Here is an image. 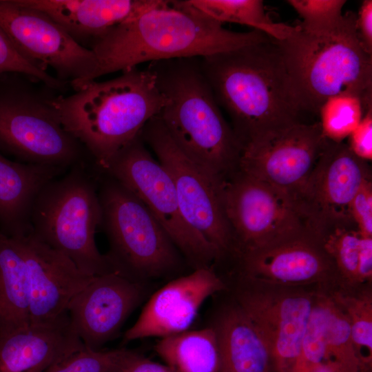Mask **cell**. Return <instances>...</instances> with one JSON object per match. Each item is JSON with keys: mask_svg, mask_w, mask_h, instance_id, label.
<instances>
[{"mask_svg": "<svg viewBox=\"0 0 372 372\" xmlns=\"http://www.w3.org/2000/svg\"><path fill=\"white\" fill-rule=\"evenodd\" d=\"M271 38L257 30L243 32L227 30L188 0H160L112 28L90 49L98 63L95 80L145 62L202 58Z\"/></svg>", "mask_w": 372, "mask_h": 372, "instance_id": "cell-1", "label": "cell"}, {"mask_svg": "<svg viewBox=\"0 0 372 372\" xmlns=\"http://www.w3.org/2000/svg\"><path fill=\"white\" fill-rule=\"evenodd\" d=\"M200 63L242 149L262 133L300 121L304 111L273 38L200 58Z\"/></svg>", "mask_w": 372, "mask_h": 372, "instance_id": "cell-2", "label": "cell"}, {"mask_svg": "<svg viewBox=\"0 0 372 372\" xmlns=\"http://www.w3.org/2000/svg\"><path fill=\"white\" fill-rule=\"evenodd\" d=\"M167 99L158 116L180 150L223 182L238 170L242 145L225 119L200 58L151 62L147 68Z\"/></svg>", "mask_w": 372, "mask_h": 372, "instance_id": "cell-3", "label": "cell"}, {"mask_svg": "<svg viewBox=\"0 0 372 372\" xmlns=\"http://www.w3.org/2000/svg\"><path fill=\"white\" fill-rule=\"evenodd\" d=\"M166 102L154 74L137 68L53 99L63 126L85 147L99 172L140 134Z\"/></svg>", "mask_w": 372, "mask_h": 372, "instance_id": "cell-4", "label": "cell"}, {"mask_svg": "<svg viewBox=\"0 0 372 372\" xmlns=\"http://www.w3.org/2000/svg\"><path fill=\"white\" fill-rule=\"evenodd\" d=\"M356 19L346 12L335 32L321 37L297 25L278 41L304 112L318 114L328 99L340 94L358 96L365 110L372 106V55L358 39Z\"/></svg>", "mask_w": 372, "mask_h": 372, "instance_id": "cell-5", "label": "cell"}, {"mask_svg": "<svg viewBox=\"0 0 372 372\" xmlns=\"http://www.w3.org/2000/svg\"><path fill=\"white\" fill-rule=\"evenodd\" d=\"M92 163H79L48 183L33 203L32 234L68 258L82 272H114L95 241L101 218L99 174Z\"/></svg>", "mask_w": 372, "mask_h": 372, "instance_id": "cell-6", "label": "cell"}, {"mask_svg": "<svg viewBox=\"0 0 372 372\" xmlns=\"http://www.w3.org/2000/svg\"><path fill=\"white\" fill-rule=\"evenodd\" d=\"M34 81L19 74H0V152L25 163L67 169L94 163L83 144L63 126L54 96L37 88Z\"/></svg>", "mask_w": 372, "mask_h": 372, "instance_id": "cell-7", "label": "cell"}, {"mask_svg": "<svg viewBox=\"0 0 372 372\" xmlns=\"http://www.w3.org/2000/svg\"><path fill=\"white\" fill-rule=\"evenodd\" d=\"M98 194L114 272L129 279L157 277L181 263L180 252L145 204L113 178L99 173Z\"/></svg>", "mask_w": 372, "mask_h": 372, "instance_id": "cell-8", "label": "cell"}, {"mask_svg": "<svg viewBox=\"0 0 372 372\" xmlns=\"http://www.w3.org/2000/svg\"><path fill=\"white\" fill-rule=\"evenodd\" d=\"M100 173L121 183L145 204L195 269L209 267L220 256L186 222L170 176L151 155L140 134L121 149Z\"/></svg>", "mask_w": 372, "mask_h": 372, "instance_id": "cell-9", "label": "cell"}, {"mask_svg": "<svg viewBox=\"0 0 372 372\" xmlns=\"http://www.w3.org/2000/svg\"><path fill=\"white\" fill-rule=\"evenodd\" d=\"M226 218L242 251L309 233L295 202L283 192L239 170L220 187Z\"/></svg>", "mask_w": 372, "mask_h": 372, "instance_id": "cell-10", "label": "cell"}, {"mask_svg": "<svg viewBox=\"0 0 372 372\" xmlns=\"http://www.w3.org/2000/svg\"><path fill=\"white\" fill-rule=\"evenodd\" d=\"M140 136L170 176L189 225L220 256L231 250L235 240L222 203L223 183L209 176L180 150L158 116L146 123Z\"/></svg>", "mask_w": 372, "mask_h": 372, "instance_id": "cell-11", "label": "cell"}, {"mask_svg": "<svg viewBox=\"0 0 372 372\" xmlns=\"http://www.w3.org/2000/svg\"><path fill=\"white\" fill-rule=\"evenodd\" d=\"M0 28L23 56L45 70L52 68L57 78L75 91L95 81L98 63L94 52L43 12L18 0H0Z\"/></svg>", "mask_w": 372, "mask_h": 372, "instance_id": "cell-12", "label": "cell"}, {"mask_svg": "<svg viewBox=\"0 0 372 372\" xmlns=\"http://www.w3.org/2000/svg\"><path fill=\"white\" fill-rule=\"evenodd\" d=\"M326 142L320 122L300 121L270 130L243 146L238 170L283 192L293 200Z\"/></svg>", "mask_w": 372, "mask_h": 372, "instance_id": "cell-13", "label": "cell"}, {"mask_svg": "<svg viewBox=\"0 0 372 372\" xmlns=\"http://www.w3.org/2000/svg\"><path fill=\"white\" fill-rule=\"evenodd\" d=\"M247 280L249 286L238 293V304L267 342L274 372H292L300 355L316 294L300 287Z\"/></svg>", "mask_w": 372, "mask_h": 372, "instance_id": "cell-14", "label": "cell"}, {"mask_svg": "<svg viewBox=\"0 0 372 372\" xmlns=\"http://www.w3.org/2000/svg\"><path fill=\"white\" fill-rule=\"evenodd\" d=\"M371 179L368 162L348 145L327 140L306 182L293 200L307 228L353 223L349 207L362 185Z\"/></svg>", "mask_w": 372, "mask_h": 372, "instance_id": "cell-15", "label": "cell"}, {"mask_svg": "<svg viewBox=\"0 0 372 372\" xmlns=\"http://www.w3.org/2000/svg\"><path fill=\"white\" fill-rule=\"evenodd\" d=\"M141 283L112 272L94 276L67 309L70 324L83 345L101 350L141 302Z\"/></svg>", "mask_w": 372, "mask_h": 372, "instance_id": "cell-16", "label": "cell"}, {"mask_svg": "<svg viewBox=\"0 0 372 372\" xmlns=\"http://www.w3.org/2000/svg\"><path fill=\"white\" fill-rule=\"evenodd\" d=\"M14 237L26 265L30 323H50L65 316L70 302L94 276L82 272L32 232Z\"/></svg>", "mask_w": 372, "mask_h": 372, "instance_id": "cell-17", "label": "cell"}, {"mask_svg": "<svg viewBox=\"0 0 372 372\" xmlns=\"http://www.w3.org/2000/svg\"><path fill=\"white\" fill-rule=\"evenodd\" d=\"M223 280L209 267L195 269L158 290L138 320L124 334V341L161 338L188 330L203 302L223 290Z\"/></svg>", "mask_w": 372, "mask_h": 372, "instance_id": "cell-18", "label": "cell"}, {"mask_svg": "<svg viewBox=\"0 0 372 372\" xmlns=\"http://www.w3.org/2000/svg\"><path fill=\"white\" fill-rule=\"evenodd\" d=\"M245 276L286 287L325 284L338 278L320 241L310 232L264 248L241 252Z\"/></svg>", "mask_w": 372, "mask_h": 372, "instance_id": "cell-19", "label": "cell"}, {"mask_svg": "<svg viewBox=\"0 0 372 372\" xmlns=\"http://www.w3.org/2000/svg\"><path fill=\"white\" fill-rule=\"evenodd\" d=\"M84 347L67 315L50 323H30L0 333V372H45Z\"/></svg>", "mask_w": 372, "mask_h": 372, "instance_id": "cell-20", "label": "cell"}, {"mask_svg": "<svg viewBox=\"0 0 372 372\" xmlns=\"http://www.w3.org/2000/svg\"><path fill=\"white\" fill-rule=\"evenodd\" d=\"M18 1L46 14L76 42L90 48L112 28L156 6L160 0Z\"/></svg>", "mask_w": 372, "mask_h": 372, "instance_id": "cell-21", "label": "cell"}, {"mask_svg": "<svg viewBox=\"0 0 372 372\" xmlns=\"http://www.w3.org/2000/svg\"><path fill=\"white\" fill-rule=\"evenodd\" d=\"M62 167L12 161L0 152V231L10 237L31 232L30 217L36 197Z\"/></svg>", "mask_w": 372, "mask_h": 372, "instance_id": "cell-22", "label": "cell"}, {"mask_svg": "<svg viewBox=\"0 0 372 372\" xmlns=\"http://www.w3.org/2000/svg\"><path fill=\"white\" fill-rule=\"evenodd\" d=\"M214 328L219 349V372L274 371L267 342L238 304L227 309Z\"/></svg>", "mask_w": 372, "mask_h": 372, "instance_id": "cell-23", "label": "cell"}, {"mask_svg": "<svg viewBox=\"0 0 372 372\" xmlns=\"http://www.w3.org/2000/svg\"><path fill=\"white\" fill-rule=\"evenodd\" d=\"M30 324L26 265L17 237L0 231V333Z\"/></svg>", "mask_w": 372, "mask_h": 372, "instance_id": "cell-24", "label": "cell"}, {"mask_svg": "<svg viewBox=\"0 0 372 372\" xmlns=\"http://www.w3.org/2000/svg\"><path fill=\"white\" fill-rule=\"evenodd\" d=\"M156 353L173 372H219L220 355L214 327L186 331L161 338Z\"/></svg>", "mask_w": 372, "mask_h": 372, "instance_id": "cell-25", "label": "cell"}, {"mask_svg": "<svg viewBox=\"0 0 372 372\" xmlns=\"http://www.w3.org/2000/svg\"><path fill=\"white\" fill-rule=\"evenodd\" d=\"M194 8L220 22L252 27L277 41H282L295 26L273 22L265 12L261 0H188Z\"/></svg>", "mask_w": 372, "mask_h": 372, "instance_id": "cell-26", "label": "cell"}, {"mask_svg": "<svg viewBox=\"0 0 372 372\" xmlns=\"http://www.w3.org/2000/svg\"><path fill=\"white\" fill-rule=\"evenodd\" d=\"M331 260L338 278L358 285V267L362 236L353 223L337 224L311 231Z\"/></svg>", "mask_w": 372, "mask_h": 372, "instance_id": "cell-27", "label": "cell"}, {"mask_svg": "<svg viewBox=\"0 0 372 372\" xmlns=\"http://www.w3.org/2000/svg\"><path fill=\"white\" fill-rule=\"evenodd\" d=\"M326 344L331 372H369L354 347L347 316L331 294L327 300Z\"/></svg>", "mask_w": 372, "mask_h": 372, "instance_id": "cell-28", "label": "cell"}, {"mask_svg": "<svg viewBox=\"0 0 372 372\" xmlns=\"http://www.w3.org/2000/svg\"><path fill=\"white\" fill-rule=\"evenodd\" d=\"M348 319L354 347L364 365L372 359V296L369 289L355 293L335 291L331 294Z\"/></svg>", "mask_w": 372, "mask_h": 372, "instance_id": "cell-29", "label": "cell"}, {"mask_svg": "<svg viewBox=\"0 0 372 372\" xmlns=\"http://www.w3.org/2000/svg\"><path fill=\"white\" fill-rule=\"evenodd\" d=\"M364 112L358 96L340 94L328 99L318 112L323 136L331 142L342 143L358 126Z\"/></svg>", "mask_w": 372, "mask_h": 372, "instance_id": "cell-30", "label": "cell"}, {"mask_svg": "<svg viewBox=\"0 0 372 372\" xmlns=\"http://www.w3.org/2000/svg\"><path fill=\"white\" fill-rule=\"evenodd\" d=\"M327 300L328 294H316L314 304L302 340L300 355L292 372H307L328 367L326 344Z\"/></svg>", "mask_w": 372, "mask_h": 372, "instance_id": "cell-31", "label": "cell"}, {"mask_svg": "<svg viewBox=\"0 0 372 372\" xmlns=\"http://www.w3.org/2000/svg\"><path fill=\"white\" fill-rule=\"evenodd\" d=\"M132 352L124 348L103 351L84 347L57 360L45 372H121Z\"/></svg>", "mask_w": 372, "mask_h": 372, "instance_id": "cell-32", "label": "cell"}, {"mask_svg": "<svg viewBox=\"0 0 372 372\" xmlns=\"http://www.w3.org/2000/svg\"><path fill=\"white\" fill-rule=\"evenodd\" d=\"M287 3L299 14L301 30L315 37L335 32L343 21L345 0H289Z\"/></svg>", "mask_w": 372, "mask_h": 372, "instance_id": "cell-33", "label": "cell"}, {"mask_svg": "<svg viewBox=\"0 0 372 372\" xmlns=\"http://www.w3.org/2000/svg\"><path fill=\"white\" fill-rule=\"evenodd\" d=\"M19 74L43 83L52 90H63L69 83L50 75L23 56L0 28V74Z\"/></svg>", "mask_w": 372, "mask_h": 372, "instance_id": "cell-34", "label": "cell"}, {"mask_svg": "<svg viewBox=\"0 0 372 372\" xmlns=\"http://www.w3.org/2000/svg\"><path fill=\"white\" fill-rule=\"evenodd\" d=\"M350 216L362 237L372 238V181L365 182L353 198Z\"/></svg>", "mask_w": 372, "mask_h": 372, "instance_id": "cell-35", "label": "cell"}, {"mask_svg": "<svg viewBox=\"0 0 372 372\" xmlns=\"http://www.w3.org/2000/svg\"><path fill=\"white\" fill-rule=\"evenodd\" d=\"M349 138L348 146L356 156L367 162L372 159V107L365 110Z\"/></svg>", "mask_w": 372, "mask_h": 372, "instance_id": "cell-36", "label": "cell"}, {"mask_svg": "<svg viewBox=\"0 0 372 372\" xmlns=\"http://www.w3.org/2000/svg\"><path fill=\"white\" fill-rule=\"evenodd\" d=\"M358 39L365 51L372 55V1L362 3L356 19Z\"/></svg>", "mask_w": 372, "mask_h": 372, "instance_id": "cell-37", "label": "cell"}, {"mask_svg": "<svg viewBox=\"0 0 372 372\" xmlns=\"http://www.w3.org/2000/svg\"><path fill=\"white\" fill-rule=\"evenodd\" d=\"M121 372H173L166 364L150 360L132 352Z\"/></svg>", "mask_w": 372, "mask_h": 372, "instance_id": "cell-38", "label": "cell"}, {"mask_svg": "<svg viewBox=\"0 0 372 372\" xmlns=\"http://www.w3.org/2000/svg\"><path fill=\"white\" fill-rule=\"evenodd\" d=\"M372 278V238L362 237L358 267V285L371 282Z\"/></svg>", "mask_w": 372, "mask_h": 372, "instance_id": "cell-39", "label": "cell"}, {"mask_svg": "<svg viewBox=\"0 0 372 372\" xmlns=\"http://www.w3.org/2000/svg\"><path fill=\"white\" fill-rule=\"evenodd\" d=\"M308 372H331L328 367H323L317 369H314Z\"/></svg>", "mask_w": 372, "mask_h": 372, "instance_id": "cell-40", "label": "cell"}]
</instances>
